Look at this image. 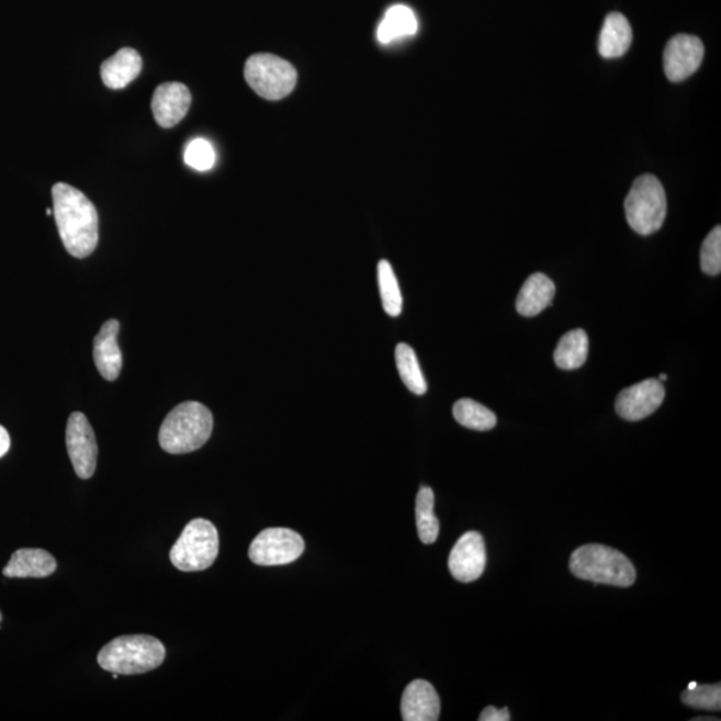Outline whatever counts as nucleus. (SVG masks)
Returning a JSON list of instances; mask_svg holds the SVG:
<instances>
[{"mask_svg": "<svg viewBox=\"0 0 721 721\" xmlns=\"http://www.w3.org/2000/svg\"><path fill=\"white\" fill-rule=\"evenodd\" d=\"M705 58V45L695 35L680 34L671 38L664 50V71L671 82H681L699 69Z\"/></svg>", "mask_w": 721, "mask_h": 721, "instance_id": "obj_10", "label": "nucleus"}, {"mask_svg": "<svg viewBox=\"0 0 721 721\" xmlns=\"http://www.w3.org/2000/svg\"><path fill=\"white\" fill-rule=\"evenodd\" d=\"M57 561L47 551L40 548H22L12 553L3 575L10 578H43L57 571Z\"/></svg>", "mask_w": 721, "mask_h": 721, "instance_id": "obj_16", "label": "nucleus"}, {"mask_svg": "<svg viewBox=\"0 0 721 721\" xmlns=\"http://www.w3.org/2000/svg\"><path fill=\"white\" fill-rule=\"evenodd\" d=\"M589 340L587 333L575 329L566 333L554 350V362L563 371H575L588 359Z\"/></svg>", "mask_w": 721, "mask_h": 721, "instance_id": "obj_21", "label": "nucleus"}, {"mask_svg": "<svg viewBox=\"0 0 721 721\" xmlns=\"http://www.w3.org/2000/svg\"><path fill=\"white\" fill-rule=\"evenodd\" d=\"M701 270L708 275H718L721 271V227L717 226L708 234L700 251Z\"/></svg>", "mask_w": 721, "mask_h": 721, "instance_id": "obj_27", "label": "nucleus"}, {"mask_svg": "<svg viewBox=\"0 0 721 721\" xmlns=\"http://www.w3.org/2000/svg\"><path fill=\"white\" fill-rule=\"evenodd\" d=\"M121 324L116 319H109L102 325L94 338L92 356H94L98 372L104 380L115 381L120 378L123 359L119 345Z\"/></svg>", "mask_w": 721, "mask_h": 721, "instance_id": "obj_14", "label": "nucleus"}, {"mask_svg": "<svg viewBox=\"0 0 721 721\" xmlns=\"http://www.w3.org/2000/svg\"><path fill=\"white\" fill-rule=\"evenodd\" d=\"M396 363L401 380L412 393L417 396L427 393V381H425L420 363H418L416 351L408 343L397 345Z\"/></svg>", "mask_w": 721, "mask_h": 721, "instance_id": "obj_23", "label": "nucleus"}, {"mask_svg": "<svg viewBox=\"0 0 721 721\" xmlns=\"http://www.w3.org/2000/svg\"><path fill=\"white\" fill-rule=\"evenodd\" d=\"M628 225L641 236L656 233L667 215V196L655 176L644 174L633 182L626 199Z\"/></svg>", "mask_w": 721, "mask_h": 721, "instance_id": "obj_5", "label": "nucleus"}, {"mask_svg": "<svg viewBox=\"0 0 721 721\" xmlns=\"http://www.w3.org/2000/svg\"><path fill=\"white\" fill-rule=\"evenodd\" d=\"M191 104L190 90L180 82L158 86L154 91L151 109L154 120L160 127L170 128L187 116Z\"/></svg>", "mask_w": 721, "mask_h": 721, "instance_id": "obj_13", "label": "nucleus"}, {"mask_svg": "<svg viewBox=\"0 0 721 721\" xmlns=\"http://www.w3.org/2000/svg\"><path fill=\"white\" fill-rule=\"evenodd\" d=\"M570 568L576 577L595 584L626 588L636 581V571L626 554L600 544L577 548L572 553Z\"/></svg>", "mask_w": 721, "mask_h": 721, "instance_id": "obj_4", "label": "nucleus"}, {"mask_svg": "<svg viewBox=\"0 0 721 721\" xmlns=\"http://www.w3.org/2000/svg\"><path fill=\"white\" fill-rule=\"evenodd\" d=\"M664 398L665 391L661 381H641L619 393L616 412L627 421H640L661 408Z\"/></svg>", "mask_w": 721, "mask_h": 721, "instance_id": "obj_11", "label": "nucleus"}, {"mask_svg": "<svg viewBox=\"0 0 721 721\" xmlns=\"http://www.w3.org/2000/svg\"><path fill=\"white\" fill-rule=\"evenodd\" d=\"M448 565L455 581L461 583L477 581L483 575L486 565V550L483 536L478 532L462 534L453 547Z\"/></svg>", "mask_w": 721, "mask_h": 721, "instance_id": "obj_12", "label": "nucleus"}, {"mask_svg": "<svg viewBox=\"0 0 721 721\" xmlns=\"http://www.w3.org/2000/svg\"><path fill=\"white\" fill-rule=\"evenodd\" d=\"M10 446L11 440L9 431L0 425V459H2L4 454H8Z\"/></svg>", "mask_w": 721, "mask_h": 721, "instance_id": "obj_30", "label": "nucleus"}, {"mask_svg": "<svg viewBox=\"0 0 721 721\" xmlns=\"http://www.w3.org/2000/svg\"><path fill=\"white\" fill-rule=\"evenodd\" d=\"M667 379H668V378H667V374H661V381H665V380H667Z\"/></svg>", "mask_w": 721, "mask_h": 721, "instance_id": "obj_31", "label": "nucleus"}, {"mask_svg": "<svg viewBox=\"0 0 721 721\" xmlns=\"http://www.w3.org/2000/svg\"><path fill=\"white\" fill-rule=\"evenodd\" d=\"M480 721H509L510 713L508 708H503V710H497L496 707H486L483 712H481Z\"/></svg>", "mask_w": 721, "mask_h": 721, "instance_id": "obj_29", "label": "nucleus"}, {"mask_svg": "<svg viewBox=\"0 0 721 721\" xmlns=\"http://www.w3.org/2000/svg\"><path fill=\"white\" fill-rule=\"evenodd\" d=\"M140 70V55L134 48L125 47L103 61L101 77L109 89L121 90L131 85L139 76Z\"/></svg>", "mask_w": 721, "mask_h": 721, "instance_id": "obj_18", "label": "nucleus"}, {"mask_svg": "<svg viewBox=\"0 0 721 721\" xmlns=\"http://www.w3.org/2000/svg\"><path fill=\"white\" fill-rule=\"evenodd\" d=\"M218 552L217 528L211 521L195 519L184 527L180 539L172 545L170 561L182 572H200L214 564Z\"/></svg>", "mask_w": 721, "mask_h": 721, "instance_id": "obj_6", "label": "nucleus"}, {"mask_svg": "<svg viewBox=\"0 0 721 721\" xmlns=\"http://www.w3.org/2000/svg\"><path fill=\"white\" fill-rule=\"evenodd\" d=\"M297 78L294 67L275 55H252L245 65L246 82L268 101H280L291 94Z\"/></svg>", "mask_w": 721, "mask_h": 721, "instance_id": "obj_7", "label": "nucleus"}, {"mask_svg": "<svg viewBox=\"0 0 721 721\" xmlns=\"http://www.w3.org/2000/svg\"><path fill=\"white\" fill-rule=\"evenodd\" d=\"M633 34L630 22L620 12H612L602 24L599 53L602 58L622 57L631 47Z\"/></svg>", "mask_w": 721, "mask_h": 721, "instance_id": "obj_19", "label": "nucleus"}, {"mask_svg": "<svg viewBox=\"0 0 721 721\" xmlns=\"http://www.w3.org/2000/svg\"><path fill=\"white\" fill-rule=\"evenodd\" d=\"M166 649L149 634H128L111 640L98 653V664L119 675H140L157 669L164 663Z\"/></svg>", "mask_w": 721, "mask_h": 721, "instance_id": "obj_3", "label": "nucleus"}, {"mask_svg": "<svg viewBox=\"0 0 721 721\" xmlns=\"http://www.w3.org/2000/svg\"><path fill=\"white\" fill-rule=\"evenodd\" d=\"M453 416L462 427L472 430H491L497 424L495 413L471 398L459 399L453 406Z\"/></svg>", "mask_w": 721, "mask_h": 721, "instance_id": "obj_24", "label": "nucleus"}, {"mask_svg": "<svg viewBox=\"0 0 721 721\" xmlns=\"http://www.w3.org/2000/svg\"><path fill=\"white\" fill-rule=\"evenodd\" d=\"M556 286L545 274L534 273L523 282L516 300V309L523 317L539 316L552 305Z\"/></svg>", "mask_w": 721, "mask_h": 721, "instance_id": "obj_17", "label": "nucleus"}, {"mask_svg": "<svg viewBox=\"0 0 721 721\" xmlns=\"http://www.w3.org/2000/svg\"><path fill=\"white\" fill-rule=\"evenodd\" d=\"M54 217L59 236L72 257L86 258L94 252L100 239V218L82 191L67 183L54 184Z\"/></svg>", "mask_w": 721, "mask_h": 721, "instance_id": "obj_1", "label": "nucleus"}, {"mask_svg": "<svg viewBox=\"0 0 721 721\" xmlns=\"http://www.w3.org/2000/svg\"><path fill=\"white\" fill-rule=\"evenodd\" d=\"M212 412L201 403L187 401L176 406L159 429V446L170 454L196 451L211 439L213 431Z\"/></svg>", "mask_w": 721, "mask_h": 721, "instance_id": "obj_2", "label": "nucleus"}, {"mask_svg": "<svg viewBox=\"0 0 721 721\" xmlns=\"http://www.w3.org/2000/svg\"><path fill=\"white\" fill-rule=\"evenodd\" d=\"M0 621H2V613H0Z\"/></svg>", "mask_w": 721, "mask_h": 721, "instance_id": "obj_33", "label": "nucleus"}, {"mask_svg": "<svg viewBox=\"0 0 721 721\" xmlns=\"http://www.w3.org/2000/svg\"><path fill=\"white\" fill-rule=\"evenodd\" d=\"M46 214H47V215H52V214H54V212L50 211V209H47Z\"/></svg>", "mask_w": 721, "mask_h": 721, "instance_id": "obj_32", "label": "nucleus"}, {"mask_svg": "<svg viewBox=\"0 0 721 721\" xmlns=\"http://www.w3.org/2000/svg\"><path fill=\"white\" fill-rule=\"evenodd\" d=\"M418 22L415 12L408 5H392L380 23L378 38L382 45L416 35Z\"/></svg>", "mask_w": 721, "mask_h": 721, "instance_id": "obj_20", "label": "nucleus"}, {"mask_svg": "<svg viewBox=\"0 0 721 721\" xmlns=\"http://www.w3.org/2000/svg\"><path fill=\"white\" fill-rule=\"evenodd\" d=\"M440 698L430 683L415 680L405 688L401 713L405 721H437L440 719Z\"/></svg>", "mask_w": 721, "mask_h": 721, "instance_id": "obj_15", "label": "nucleus"}, {"mask_svg": "<svg viewBox=\"0 0 721 721\" xmlns=\"http://www.w3.org/2000/svg\"><path fill=\"white\" fill-rule=\"evenodd\" d=\"M184 162L199 171L211 170L215 164V151L211 142L202 138L191 140L184 151Z\"/></svg>", "mask_w": 721, "mask_h": 721, "instance_id": "obj_28", "label": "nucleus"}, {"mask_svg": "<svg viewBox=\"0 0 721 721\" xmlns=\"http://www.w3.org/2000/svg\"><path fill=\"white\" fill-rule=\"evenodd\" d=\"M681 701L688 707L696 708V710L706 711H720L721 710V687L720 684H712V686H696L691 689H686L681 694Z\"/></svg>", "mask_w": 721, "mask_h": 721, "instance_id": "obj_26", "label": "nucleus"}, {"mask_svg": "<svg viewBox=\"0 0 721 721\" xmlns=\"http://www.w3.org/2000/svg\"><path fill=\"white\" fill-rule=\"evenodd\" d=\"M379 285L382 306L391 317H398L403 312V295L392 264L385 260L379 263Z\"/></svg>", "mask_w": 721, "mask_h": 721, "instance_id": "obj_25", "label": "nucleus"}, {"mask_svg": "<svg viewBox=\"0 0 721 721\" xmlns=\"http://www.w3.org/2000/svg\"><path fill=\"white\" fill-rule=\"evenodd\" d=\"M66 446L77 476L88 480L94 476L98 460V443L94 429L88 417L74 412L67 421Z\"/></svg>", "mask_w": 721, "mask_h": 721, "instance_id": "obj_9", "label": "nucleus"}, {"mask_svg": "<svg viewBox=\"0 0 721 721\" xmlns=\"http://www.w3.org/2000/svg\"><path fill=\"white\" fill-rule=\"evenodd\" d=\"M416 522L418 536L424 544H433L440 533V522L435 515V493L421 486L416 498Z\"/></svg>", "mask_w": 721, "mask_h": 721, "instance_id": "obj_22", "label": "nucleus"}, {"mask_svg": "<svg viewBox=\"0 0 721 721\" xmlns=\"http://www.w3.org/2000/svg\"><path fill=\"white\" fill-rule=\"evenodd\" d=\"M305 551V541L297 532L288 528H268L252 540L249 557L262 566L293 563Z\"/></svg>", "mask_w": 721, "mask_h": 721, "instance_id": "obj_8", "label": "nucleus"}]
</instances>
